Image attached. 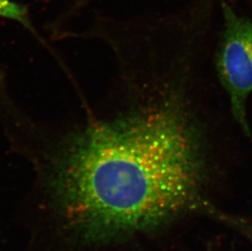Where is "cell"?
Here are the masks:
<instances>
[{
    "instance_id": "6da1fadb",
    "label": "cell",
    "mask_w": 252,
    "mask_h": 251,
    "mask_svg": "<svg viewBox=\"0 0 252 251\" xmlns=\"http://www.w3.org/2000/svg\"><path fill=\"white\" fill-rule=\"evenodd\" d=\"M202 177L196 130L169 102L74 138L57 165L54 185L72 224L104 238L207 206Z\"/></svg>"
},
{
    "instance_id": "7a4b0ae2",
    "label": "cell",
    "mask_w": 252,
    "mask_h": 251,
    "mask_svg": "<svg viewBox=\"0 0 252 251\" xmlns=\"http://www.w3.org/2000/svg\"><path fill=\"white\" fill-rule=\"evenodd\" d=\"M223 7L225 28L217 52V70L236 121L249 133L246 104L252 92V22L235 14L227 5Z\"/></svg>"
},
{
    "instance_id": "3957f363",
    "label": "cell",
    "mask_w": 252,
    "mask_h": 251,
    "mask_svg": "<svg viewBox=\"0 0 252 251\" xmlns=\"http://www.w3.org/2000/svg\"><path fill=\"white\" fill-rule=\"evenodd\" d=\"M0 16L16 21L31 29L27 9L12 0H0Z\"/></svg>"
}]
</instances>
